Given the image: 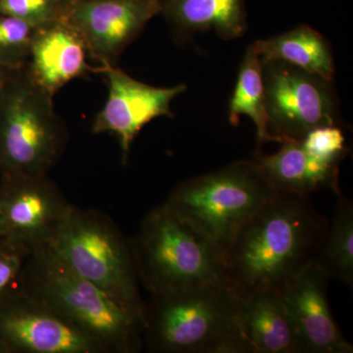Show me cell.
<instances>
[{"label": "cell", "instance_id": "obj_1", "mask_svg": "<svg viewBox=\"0 0 353 353\" xmlns=\"http://www.w3.org/2000/svg\"><path fill=\"white\" fill-rule=\"evenodd\" d=\"M328 225L310 196L278 194L230 243L224 255L228 281L238 292L280 294L315 259Z\"/></svg>", "mask_w": 353, "mask_h": 353}, {"label": "cell", "instance_id": "obj_2", "mask_svg": "<svg viewBox=\"0 0 353 353\" xmlns=\"http://www.w3.org/2000/svg\"><path fill=\"white\" fill-rule=\"evenodd\" d=\"M16 289L48 306L92 339L103 353H136L143 347V323L46 245L28 255Z\"/></svg>", "mask_w": 353, "mask_h": 353}, {"label": "cell", "instance_id": "obj_3", "mask_svg": "<svg viewBox=\"0 0 353 353\" xmlns=\"http://www.w3.org/2000/svg\"><path fill=\"white\" fill-rule=\"evenodd\" d=\"M240 292L230 284L150 294L143 343L154 353H245Z\"/></svg>", "mask_w": 353, "mask_h": 353}, {"label": "cell", "instance_id": "obj_4", "mask_svg": "<svg viewBox=\"0 0 353 353\" xmlns=\"http://www.w3.org/2000/svg\"><path fill=\"white\" fill-rule=\"evenodd\" d=\"M46 246L143 324L145 301L139 289L131 241L111 218L95 209L72 205Z\"/></svg>", "mask_w": 353, "mask_h": 353}, {"label": "cell", "instance_id": "obj_5", "mask_svg": "<svg viewBox=\"0 0 353 353\" xmlns=\"http://www.w3.org/2000/svg\"><path fill=\"white\" fill-rule=\"evenodd\" d=\"M277 194L254 160H239L181 183L163 205L203 234L224 259L241 228Z\"/></svg>", "mask_w": 353, "mask_h": 353}, {"label": "cell", "instance_id": "obj_6", "mask_svg": "<svg viewBox=\"0 0 353 353\" xmlns=\"http://www.w3.org/2000/svg\"><path fill=\"white\" fill-rule=\"evenodd\" d=\"M130 241L139 283L150 294L230 284L215 246L163 204L143 218Z\"/></svg>", "mask_w": 353, "mask_h": 353}, {"label": "cell", "instance_id": "obj_7", "mask_svg": "<svg viewBox=\"0 0 353 353\" xmlns=\"http://www.w3.org/2000/svg\"><path fill=\"white\" fill-rule=\"evenodd\" d=\"M43 90L26 67L0 90V173L48 175L64 152L67 132Z\"/></svg>", "mask_w": 353, "mask_h": 353}, {"label": "cell", "instance_id": "obj_8", "mask_svg": "<svg viewBox=\"0 0 353 353\" xmlns=\"http://www.w3.org/2000/svg\"><path fill=\"white\" fill-rule=\"evenodd\" d=\"M262 76L268 131L279 143L341 126L334 82L279 60L262 61Z\"/></svg>", "mask_w": 353, "mask_h": 353}, {"label": "cell", "instance_id": "obj_9", "mask_svg": "<svg viewBox=\"0 0 353 353\" xmlns=\"http://www.w3.org/2000/svg\"><path fill=\"white\" fill-rule=\"evenodd\" d=\"M160 0H72L64 19L85 41L90 59L99 67L116 66L153 17Z\"/></svg>", "mask_w": 353, "mask_h": 353}, {"label": "cell", "instance_id": "obj_10", "mask_svg": "<svg viewBox=\"0 0 353 353\" xmlns=\"http://www.w3.org/2000/svg\"><path fill=\"white\" fill-rule=\"evenodd\" d=\"M71 208L48 175L1 174L0 211L6 222L7 238L30 252L46 245Z\"/></svg>", "mask_w": 353, "mask_h": 353}, {"label": "cell", "instance_id": "obj_11", "mask_svg": "<svg viewBox=\"0 0 353 353\" xmlns=\"http://www.w3.org/2000/svg\"><path fill=\"white\" fill-rule=\"evenodd\" d=\"M108 81V94L95 116L92 132H110L119 141L123 162H127L132 141L143 128L155 118L173 117L171 103L187 90V85L160 88L146 85L117 66L101 67Z\"/></svg>", "mask_w": 353, "mask_h": 353}, {"label": "cell", "instance_id": "obj_12", "mask_svg": "<svg viewBox=\"0 0 353 353\" xmlns=\"http://www.w3.org/2000/svg\"><path fill=\"white\" fill-rule=\"evenodd\" d=\"M0 339L10 353H103L92 339L16 287L0 303Z\"/></svg>", "mask_w": 353, "mask_h": 353}, {"label": "cell", "instance_id": "obj_13", "mask_svg": "<svg viewBox=\"0 0 353 353\" xmlns=\"http://www.w3.org/2000/svg\"><path fill=\"white\" fill-rule=\"evenodd\" d=\"M330 280L313 259L281 290L304 353L353 352L330 308L327 294Z\"/></svg>", "mask_w": 353, "mask_h": 353}, {"label": "cell", "instance_id": "obj_14", "mask_svg": "<svg viewBox=\"0 0 353 353\" xmlns=\"http://www.w3.org/2000/svg\"><path fill=\"white\" fill-rule=\"evenodd\" d=\"M85 41L66 19L37 27L26 69L43 90L54 97L64 85L101 67L90 66Z\"/></svg>", "mask_w": 353, "mask_h": 353}, {"label": "cell", "instance_id": "obj_15", "mask_svg": "<svg viewBox=\"0 0 353 353\" xmlns=\"http://www.w3.org/2000/svg\"><path fill=\"white\" fill-rule=\"evenodd\" d=\"M239 329L245 353H304L296 325L278 292H240Z\"/></svg>", "mask_w": 353, "mask_h": 353}, {"label": "cell", "instance_id": "obj_16", "mask_svg": "<svg viewBox=\"0 0 353 353\" xmlns=\"http://www.w3.org/2000/svg\"><path fill=\"white\" fill-rule=\"evenodd\" d=\"M252 159L278 194L310 196L317 190L329 189L341 194L340 163L316 157L301 141H285L274 154H263L259 150Z\"/></svg>", "mask_w": 353, "mask_h": 353}, {"label": "cell", "instance_id": "obj_17", "mask_svg": "<svg viewBox=\"0 0 353 353\" xmlns=\"http://www.w3.org/2000/svg\"><path fill=\"white\" fill-rule=\"evenodd\" d=\"M161 12L176 39H190L197 32L213 31L225 41L243 36L245 0H160Z\"/></svg>", "mask_w": 353, "mask_h": 353}, {"label": "cell", "instance_id": "obj_18", "mask_svg": "<svg viewBox=\"0 0 353 353\" xmlns=\"http://www.w3.org/2000/svg\"><path fill=\"white\" fill-rule=\"evenodd\" d=\"M262 61L279 60L334 82V60L327 39L306 25L252 43Z\"/></svg>", "mask_w": 353, "mask_h": 353}, {"label": "cell", "instance_id": "obj_19", "mask_svg": "<svg viewBox=\"0 0 353 353\" xmlns=\"http://www.w3.org/2000/svg\"><path fill=\"white\" fill-rule=\"evenodd\" d=\"M248 116L256 127L259 145L277 139L268 131L262 61L252 44L248 46L239 72L238 80L229 105V122L240 125L241 116Z\"/></svg>", "mask_w": 353, "mask_h": 353}, {"label": "cell", "instance_id": "obj_20", "mask_svg": "<svg viewBox=\"0 0 353 353\" xmlns=\"http://www.w3.org/2000/svg\"><path fill=\"white\" fill-rule=\"evenodd\" d=\"M316 262L329 278L353 285V206L352 202L339 194L334 220L315 256Z\"/></svg>", "mask_w": 353, "mask_h": 353}, {"label": "cell", "instance_id": "obj_21", "mask_svg": "<svg viewBox=\"0 0 353 353\" xmlns=\"http://www.w3.org/2000/svg\"><path fill=\"white\" fill-rule=\"evenodd\" d=\"M36 28L24 21L0 14V62L12 70L27 64Z\"/></svg>", "mask_w": 353, "mask_h": 353}, {"label": "cell", "instance_id": "obj_22", "mask_svg": "<svg viewBox=\"0 0 353 353\" xmlns=\"http://www.w3.org/2000/svg\"><path fill=\"white\" fill-rule=\"evenodd\" d=\"M72 0H0V14L24 21L37 28L64 19Z\"/></svg>", "mask_w": 353, "mask_h": 353}, {"label": "cell", "instance_id": "obj_23", "mask_svg": "<svg viewBox=\"0 0 353 353\" xmlns=\"http://www.w3.org/2000/svg\"><path fill=\"white\" fill-rule=\"evenodd\" d=\"M301 141L309 152L330 162L341 163L348 152L341 126L316 128L308 132Z\"/></svg>", "mask_w": 353, "mask_h": 353}, {"label": "cell", "instance_id": "obj_24", "mask_svg": "<svg viewBox=\"0 0 353 353\" xmlns=\"http://www.w3.org/2000/svg\"><path fill=\"white\" fill-rule=\"evenodd\" d=\"M29 250L9 240H0V303L16 287Z\"/></svg>", "mask_w": 353, "mask_h": 353}, {"label": "cell", "instance_id": "obj_25", "mask_svg": "<svg viewBox=\"0 0 353 353\" xmlns=\"http://www.w3.org/2000/svg\"><path fill=\"white\" fill-rule=\"evenodd\" d=\"M14 71H16V70L10 69L9 67L6 66V65L0 62V90L6 85Z\"/></svg>", "mask_w": 353, "mask_h": 353}, {"label": "cell", "instance_id": "obj_26", "mask_svg": "<svg viewBox=\"0 0 353 353\" xmlns=\"http://www.w3.org/2000/svg\"><path fill=\"white\" fill-rule=\"evenodd\" d=\"M7 233H8V231H7L6 222L1 211H0V240L7 238Z\"/></svg>", "mask_w": 353, "mask_h": 353}, {"label": "cell", "instance_id": "obj_27", "mask_svg": "<svg viewBox=\"0 0 353 353\" xmlns=\"http://www.w3.org/2000/svg\"><path fill=\"white\" fill-rule=\"evenodd\" d=\"M0 353H10L8 347H7L6 343L1 339H0Z\"/></svg>", "mask_w": 353, "mask_h": 353}]
</instances>
